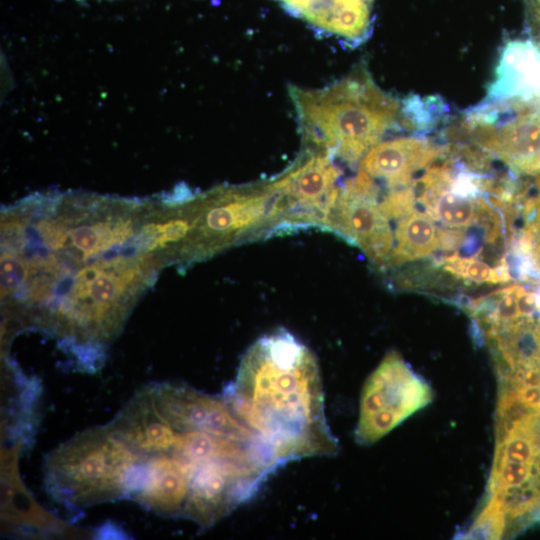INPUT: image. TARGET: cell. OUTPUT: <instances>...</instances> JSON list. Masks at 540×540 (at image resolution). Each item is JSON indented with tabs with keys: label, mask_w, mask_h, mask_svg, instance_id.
Segmentation results:
<instances>
[{
	"label": "cell",
	"mask_w": 540,
	"mask_h": 540,
	"mask_svg": "<svg viewBox=\"0 0 540 540\" xmlns=\"http://www.w3.org/2000/svg\"><path fill=\"white\" fill-rule=\"evenodd\" d=\"M148 389L157 409L179 432L204 431L241 441H264L223 396H211L181 384L163 383Z\"/></svg>",
	"instance_id": "cell-10"
},
{
	"label": "cell",
	"mask_w": 540,
	"mask_h": 540,
	"mask_svg": "<svg viewBox=\"0 0 540 540\" xmlns=\"http://www.w3.org/2000/svg\"><path fill=\"white\" fill-rule=\"evenodd\" d=\"M340 169L327 153L312 150L273 181L281 216L293 224H324L338 198Z\"/></svg>",
	"instance_id": "cell-9"
},
{
	"label": "cell",
	"mask_w": 540,
	"mask_h": 540,
	"mask_svg": "<svg viewBox=\"0 0 540 540\" xmlns=\"http://www.w3.org/2000/svg\"><path fill=\"white\" fill-rule=\"evenodd\" d=\"M529 259L532 266L540 273V236L533 238V246Z\"/></svg>",
	"instance_id": "cell-20"
},
{
	"label": "cell",
	"mask_w": 540,
	"mask_h": 540,
	"mask_svg": "<svg viewBox=\"0 0 540 540\" xmlns=\"http://www.w3.org/2000/svg\"><path fill=\"white\" fill-rule=\"evenodd\" d=\"M285 10L316 30L357 46L372 31L375 0H276Z\"/></svg>",
	"instance_id": "cell-13"
},
{
	"label": "cell",
	"mask_w": 540,
	"mask_h": 540,
	"mask_svg": "<svg viewBox=\"0 0 540 540\" xmlns=\"http://www.w3.org/2000/svg\"><path fill=\"white\" fill-rule=\"evenodd\" d=\"M186 227L171 255L174 262H193L211 256L235 238L272 218L276 192L271 183L258 187H218L192 195L182 188L166 195Z\"/></svg>",
	"instance_id": "cell-4"
},
{
	"label": "cell",
	"mask_w": 540,
	"mask_h": 540,
	"mask_svg": "<svg viewBox=\"0 0 540 540\" xmlns=\"http://www.w3.org/2000/svg\"><path fill=\"white\" fill-rule=\"evenodd\" d=\"M442 262L446 272L477 284L504 283L511 279L509 268L505 262L492 267L487 262L477 258L463 257L458 254L444 257Z\"/></svg>",
	"instance_id": "cell-17"
},
{
	"label": "cell",
	"mask_w": 540,
	"mask_h": 540,
	"mask_svg": "<svg viewBox=\"0 0 540 540\" xmlns=\"http://www.w3.org/2000/svg\"><path fill=\"white\" fill-rule=\"evenodd\" d=\"M141 457L108 427L85 431L48 456L46 488L57 501L73 507L125 497V474Z\"/></svg>",
	"instance_id": "cell-5"
},
{
	"label": "cell",
	"mask_w": 540,
	"mask_h": 540,
	"mask_svg": "<svg viewBox=\"0 0 540 540\" xmlns=\"http://www.w3.org/2000/svg\"><path fill=\"white\" fill-rule=\"evenodd\" d=\"M431 400L428 383L397 352L387 353L363 386L356 441L375 443Z\"/></svg>",
	"instance_id": "cell-6"
},
{
	"label": "cell",
	"mask_w": 540,
	"mask_h": 540,
	"mask_svg": "<svg viewBox=\"0 0 540 540\" xmlns=\"http://www.w3.org/2000/svg\"><path fill=\"white\" fill-rule=\"evenodd\" d=\"M398 220L386 264L395 266L414 261L441 249L443 230L430 216L415 210Z\"/></svg>",
	"instance_id": "cell-16"
},
{
	"label": "cell",
	"mask_w": 540,
	"mask_h": 540,
	"mask_svg": "<svg viewBox=\"0 0 540 540\" xmlns=\"http://www.w3.org/2000/svg\"><path fill=\"white\" fill-rule=\"evenodd\" d=\"M100 539H123L126 538L125 532L116 526V524L107 522L98 528L96 533Z\"/></svg>",
	"instance_id": "cell-19"
},
{
	"label": "cell",
	"mask_w": 540,
	"mask_h": 540,
	"mask_svg": "<svg viewBox=\"0 0 540 540\" xmlns=\"http://www.w3.org/2000/svg\"><path fill=\"white\" fill-rule=\"evenodd\" d=\"M108 428L142 456L171 451L177 435V430L157 409L148 388L138 393Z\"/></svg>",
	"instance_id": "cell-14"
},
{
	"label": "cell",
	"mask_w": 540,
	"mask_h": 540,
	"mask_svg": "<svg viewBox=\"0 0 540 540\" xmlns=\"http://www.w3.org/2000/svg\"><path fill=\"white\" fill-rule=\"evenodd\" d=\"M160 206L159 197L46 191L3 208L5 323L100 358L168 265Z\"/></svg>",
	"instance_id": "cell-1"
},
{
	"label": "cell",
	"mask_w": 540,
	"mask_h": 540,
	"mask_svg": "<svg viewBox=\"0 0 540 540\" xmlns=\"http://www.w3.org/2000/svg\"><path fill=\"white\" fill-rule=\"evenodd\" d=\"M77 1H79V2H85V1H87V0H77Z\"/></svg>",
	"instance_id": "cell-21"
},
{
	"label": "cell",
	"mask_w": 540,
	"mask_h": 540,
	"mask_svg": "<svg viewBox=\"0 0 540 540\" xmlns=\"http://www.w3.org/2000/svg\"><path fill=\"white\" fill-rule=\"evenodd\" d=\"M222 396L283 464L338 451L325 418L316 357L285 330L249 347Z\"/></svg>",
	"instance_id": "cell-2"
},
{
	"label": "cell",
	"mask_w": 540,
	"mask_h": 540,
	"mask_svg": "<svg viewBox=\"0 0 540 540\" xmlns=\"http://www.w3.org/2000/svg\"><path fill=\"white\" fill-rule=\"evenodd\" d=\"M446 147L422 134L380 141L359 161V170L388 189L403 187L440 158Z\"/></svg>",
	"instance_id": "cell-12"
},
{
	"label": "cell",
	"mask_w": 540,
	"mask_h": 540,
	"mask_svg": "<svg viewBox=\"0 0 540 540\" xmlns=\"http://www.w3.org/2000/svg\"><path fill=\"white\" fill-rule=\"evenodd\" d=\"M523 3L528 39L540 50V0H523Z\"/></svg>",
	"instance_id": "cell-18"
},
{
	"label": "cell",
	"mask_w": 540,
	"mask_h": 540,
	"mask_svg": "<svg viewBox=\"0 0 540 540\" xmlns=\"http://www.w3.org/2000/svg\"><path fill=\"white\" fill-rule=\"evenodd\" d=\"M145 457V482L131 498L159 514L183 516L189 494L190 464L170 452Z\"/></svg>",
	"instance_id": "cell-15"
},
{
	"label": "cell",
	"mask_w": 540,
	"mask_h": 540,
	"mask_svg": "<svg viewBox=\"0 0 540 540\" xmlns=\"http://www.w3.org/2000/svg\"><path fill=\"white\" fill-rule=\"evenodd\" d=\"M327 226L359 246L374 263L386 264L394 235L380 207L379 187L367 173L359 170L341 186Z\"/></svg>",
	"instance_id": "cell-8"
},
{
	"label": "cell",
	"mask_w": 540,
	"mask_h": 540,
	"mask_svg": "<svg viewBox=\"0 0 540 540\" xmlns=\"http://www.w3.org/2000/svg\"><path fill=\"white\" fill-rule=\"evenodd\" d=\"M480 104L499 109L540 107V50L531 40L504 44Z\"/></svg>",
	"instance_id": "cell-11"
},
{
	"label": "cell",
	"mask_w": 540,
	"mask_h": 540,
	"mask_svg": "<svg viewBox=\"0 0 540 540\" xmlns=\"http://www.w3.org/2000/svg\"><path fill=\"white\" fill-rule=\"evenodd\" d=\"M460 130L510 172L540 173V107L491 110L475 106L465 112Z\"/></svg>",
	"instance_id": "cell-7"
},
{
	"label": "cell",
	"mask_w": 540,
	"mask_h": 540,
	"mask_svg": "<svg viewBox=\"0 0 540 540\" xmlns=\"http://www.w3.org/2000/svg\"><path fill=\"white\" fill-rule=\"evenodd\" d=\"M289 94L304 142L348 164L401 126V103L375 83L364 64L320 89L291 85Z\"/></svg>",
	"instance_id": "cell-3"
}]
</instances>
